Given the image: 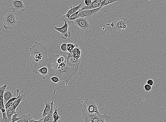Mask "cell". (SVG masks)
<instances>
[{
    "instance_id": "6da1fadb",
    "label": "cell",
    "mask_w": 166,
    "mask_h": 122,
    "mask_svg": "<svg viewBox=\"0 0 166 122\" xmlns=\"http://www.w3.org/2000/svg\"><path fill=\"white\" fill-rule=\"evenodd\" d=\"M67 53L63 55L51 54L47 63L49 76H56L68 83L78 70L79 67H70L67 64Z\"/></svg>"
},
{
    "instance_id": "7a4b0ae2",
    "label": "cell",
    "mask_w": 166,
    "mask_h": 122,
    "mask_svg": "<svg viewBox=\"0 0 166 122\" xmlns=\"http://www.w3.org/2000/svg\"><path fill=\"white\" fill-rule=\"evenodd\" d=\"M30 51L29 62L30 68L34 73L38 74V69L47 66L49 60L47 49L42 43L35 42L30 48Z\"/></svg>"
},
{
    "instance_id": "3957f363",
    "label": "cell",
    "mask_w": 166,
    "mask_h": 122,
    "mask_svg": "<svg viewBox=\"0 0 166 122\" xmlns=\"http://www.w3.org/2000/svg\"><path fill=\"white\" fill-rule=\"evenodd\" d=\"M3 26L5 29L18 30L21 29L22 22L18 19L16 15L12 12H7L3 19Z\"/></svg>"
},
{
    "instance_id": "277c9868",
    "label": "cell",
    "mask_w": 166,
    "mask_h": 122,
    "mask_svg": "<svg viewBox=\"0 0 166 122\" xmlns=\"http://www.w3.org/2000/svg\"><path fill=\"white\" fill-rule=\"evenodd\" d=\"M82 113L85 122H106L111 118L110 116L106 115V112L101 116L95 113H90L85 107L82 109Z\"/></svg>"
},
{
    "instance_id": "5b68a950",
    "label": "cell",
    "mask_w": 166,
    "mask_h": 122,
    "mask_svg": "<svg viewBox=\"0 0 166 122\" xmlns=\"http://www.w3.org/2000/svg\"><path fill=\"white\" fill-rule=\"evenodd\" d=\"M74 23L80 29L82 32H87L91 26L87 18L79 17L74 21Z\"/></svg>"
},
{
    "instance_id": "8992f818",
    "label": "cell",
    "mask_w": 166,
    "mask_h": 122,
    "mask_svg": "<svg viewBox=\"0 0 166 122\" xmlns=\"http://www.w3.org/2000/svg\"><path fill=\"white\" fill-rule=\"evenodd\" d=\"M129 21L124 17L118 18L114 23L113 28L116 32H120L123 29L126 28L128 25Z\"/></svg>"
},
{
    "instance_id": "52a82bcc",
    "label": "cell",
    "mask_w": 166,
    "mask_h": 122,
    "mask_svg": "<svg viewBox=\"0 0 166 122\" xmlns=\"http://www.w3.org/2000/svg\"><path fill=\"white\" fill-rule=\"evenodd\" d=\"M102 8V7H100L91 10H81L79 12V16L80 17H85L87 19L94 17Z\"/></svg>"
},
{
    "instance_id": "ba28073f",
    "label": "cell",
    "mask_w": 166,
    "mask_h": 122,
    "mask_svg": "<svg viewBox=\"0 0 166 122\" xmlns=\"http://www.w3.org/2000/svg\"><path fill=\"white\" fill-rule=\"evenodd\" d=\"M84 107L90 113H96L99 115H102L99 112V107L95 102L88 100L85 103Z\"/></svg>"
},
{
    "instance_id": "9c48e42d",
    "label": "cell",
    "mask_w": 166,
    "mask_h": 122,
    "mask_svg": "<svg viewBox=\"0 0 166 122\" xmlns=\"http://www.w3.org/2000/svg\"><path fill=\"white\" fill-rule=\"evenodd\" d=\"M64 24L63 27H55L54 28L57 32H60L61 34V37L63 39H66L68 38H69L71 36V33L68 32V28L69 25L67 23V22L64 20Z\"/></svg>"
},
{
    "instance_id": "30bf717a",
    "label": "cell",
    "mask_w": 166,
    "mask_h": 122,
    "mask_svg": "<svg viewBox=\"0 0 166 122\" xmlns=\"http://www.w3.org/2000/svg\"><path fill=\"white\" fill-rule=\"evenodd\" d=\"M10 5L14 12L18 10L24 11L26 10L25 5L22 0H13L10 3Z\"/></svg>"
},
{
    "instance_id": "8fae6325",
    "label": "cell",
    "mask_w": 166,
    "mask_h": 122,
    "mask_svg": "<svg viewBox=\"0 0 166 122\" xmlns=\"http://www.w3.org/2000/svg\"><path fill=\"white\" fill-rule=\"evenodd\" d=\"M16 90L17 92V96H18V99L14 102L12 106L10 107L9 109L16 110L17 107L19 105L20 103L22 101H24L26 97H27V95H26V94H24L21 95H20L19 89H17Z\"/></svg>"
},
{
    "instance_id": "7c38bea8",
    "label": "cell",
    "mask_w": 166,
    "mask_h": 122,
    "mask_svg": "<svg viewBox=\"0 0 166 122\" xmlns=\"http://www.w3.org/2000/svg\"><path fill=\"white\" fill-rule=\"evenodd\" d=\"M54 100H52L51 106L49 113L45 117L42 118L40 120L43 122H53V113L54 109Z\"/></svg>"
},
{
    "instance_id": "4fadbf2b",
    "label": "cell",
    "mask_w": 166,
    "mask_h": 122,
    "mask_svg": "<svg viewBox=\"0 0 166 122\" xmlns=\"http://www.w3.org/2000/svg\"><path fill=\"white\" fill-rule=\"evenodd\" d=\"M81 58L77 59L73 56L71 57L67 61V64L70 67L77 68L79 67L80 64Z\"/></svg>"
},
{
    "instance_id": "5bb4252c",
    "label": "cell",
    "mask_w": 166,
    "mask_h": 122,
    "mask_svg": "<svg viewBox=\"0 0 166 122\" xmlns=\"http://www.w3.org/2000/svg\"><path fill=\"white\" fill-rule=\"evenodd\" d=\"M0 110L3 114V118L1 119V121L2 122H10L7 117L4 103L0 102Z\"/></svg>"
},
{
    "instance_id": "9a60e30c",
    "label": "cell",
    "mask_w": 166,
    "mask_h": 122,
    "mask_svg": "<svg viewBox=\"0 0 166 122\" xmlns=\"http://www.w3.org/2000/svg\"><path fill=\"white\" fill-rule=\"evenodd\" d=\"M101 7L100 5L99 4L96 2L95 0H94L92 1L91 3L89 6H84L83 7H82V10H91L99 8Z\"/></svg>"
},
{
    "instance_id": "2e32d148",
    "label": "cell",
    "mask_w": 166,
    "mask_h": 122,
    "mask_svg": "<svg viewBox=\"0 0 166 122\" xmlns=\"http://www.w3.org/2000/svg\"><path fill=\"white\" fill-rule=\"evenodd\" d=\"M14 97V93L13 91L11 90H6L4 93L3 95L4 103H5L6 104L10 99Z\"/></svg>"
},
{
    "instance_id": "e0dca14e",
    "label": "cell",
    "mask_w": 166,
    "mask_h": 122,
    "mask_svg": "<svg viewBox=\"0 0 166 122\" xmlns=\"http://www.w3.org/2000/svg\"><path fill=\"white\" fill-rule=\"evenodd\" d=\"M73 57L77 59L81 58L82 51L81 48L79 47L78 44H76V47L74 49L73 51Z\"/></svg>"
},
{
    "instance_id": "ac0fdd59",
    "label": "cell",
    "mask_w": 166,
    "mask_h": 122,
    "mask_svg": "<svg viewBox=\"0 0 166 122\" xmlns=\"http://www.w3.org/2000/svg\"><path fill=\"white\" fill-rule=\"evenodd\" d=\"M21 119L18 121V122H32L34 119L32 118L30 114L29 115H24L22 114L21 116Z\"/></svg>"
},
{
    "instance_id": "d6986e66",
    "label": "cell",
    "mask_w": 166,
    "mask_h": 122,
    "mask_svg": "<svg viewBox=\"0 0 166 122\" xmlns=\"http://www.w3.org/2000/svg\"><path fill=\"white\" fill-rule=\"evenodd\" d=\"M45 107L44 110L43 112L42 118L45 117L49 113L51 109V103L50 102H45Z\"/></svg>"
},
{
    "instance_id": "ffe728a7",
    "label": "cell",
    "mask_w": 166,
    "mask_h": 122,
    "mask_svg": "<svg viewBox=\"0 0 166 122\" xmlns=\"http://www.w3.org/2000/svg\"><path fill=\"white\" fill-rule=\"evenodd\" d=\"M81 6L82 4H80L77 7H74V6H72V7H71L70 9L69 10H68L67 13L71 15L73 14L74 13H75V12L78 11L80 10L81 9Z\"/></svg>"
},
{
    "instance_id": "44dd1931",
    "label": "cell",
    "mask_w": 166,
    "mask_h": 122,
    "mask_svg": "<svg viewBox=\"0 0 166 122\" xmlns=\"http://www.w3.org/2000/svg\"><path fill=\"white\" fill-rule=\"evenodd\" d=\"M7 88V84H5L1 87H0V102L1 103H4L3 95Z\"/></svg>"
},
{
    "instance_id": "7402d4cb",
    "label": "cell",
    "mask_w": 166,
    "mask_h": 122,
    "mask_svg": "<svg viewBox=\"0 0 166 122\" xmlns=\"http://www.w3.org/2000/svg\"><path fill=\"white\" fill-rule=\"evenodd\" d=\"M15 110H13V109H6V113H7V117L10 122H12V116L14 114L17 113V112L15 111Z\"/></svg>"
},
{
    "instance_id": "603a6c76",
    "label": "cell",
    "mask_w": 166,
    "mask_h": 122,
    "mask_svg": "<svg viewBox=\"0 0 166 122\" xmlns=\"http://www.w3.org/2000/svg\"><path fill=\"white\" fill-rule=\"evenodd\" d=\"M39 72L43 76H45L48 74L49 72V69L47 66H44L40 68L39 69H38Z\"/></svg>"
},
{
    "instance_id": "cb8c5ba5",
    "label": "cell",
    "mask_w": 166,
    "mask_h": 122,
    "mask_svg": "<svg viewBox=\"0 0 166 122\" xmlns=\"http://www.w3.org/2000/svg\"><path fill=\"white\" fill-rule=\"evenodd\" d=\"M82 9H81L80 10L78 11L75 12V13L71 15L69 18H68L67 19L70 20V21H75V19L80 17L79 16V12H80V11ZM65 19H66V18H65ZM62 19H61V20Z\"/></svg>"
},
{
    "instance_id": "d4e9b609",
    "label": "cell",
    "mask_w": 166,
    "mask_h": 122,
    "mask_svg": "<svg viewBox=\"0 0 166 122\" xmlns=\"http://www.w3.org/2000/svg\"><path fill=\"white\" fill-rule=\"evenodd\" d=\"M76 44H73L71 43H68L67 44V52H71L73 51V50L76 47Z\"/></svg>"
},
{
    "instance_id": "484cf974",
    "label": "cell",
    "mask_w": 166,
    "mask_h": 122,
    "mask_svg": "<svg viewBox=\"0 0 166 122\" xmlns=\"http://www.w3.org/2000/svg\"><path fill=\"white\" fill-rule=\"evenodd\" d=\"M61 118V117L59 115L58 112L56 109H55L53 113V122H57Z\"/></svg>"
},
{
    "instance_id": "4316f807",
    "label": "cell",
    "mask_w": 166,
    "mask_h": 122,
    "mask_svg": "<svg viewBox=\"0 0 166 122\" xmlns=\"http://www.w3.org/2000/svg\"><path fill=\"white\" fill-rule=\"evenodd\" d=\"M18 114L16 113L14 114L12 117V122H18L19 120L21 119V117H18Z\"/></svg>"
},
{
    "instance_id": "83f0119b",
    "label": "cell",
    "mask_w": 166,
    "mask_h": 122,
    "mask_svg": "<svg viewBox=\"0 0 166 122\" xmlns=\"http://www.w3.org/2000/svg\"><path fill=\"white\" fill-rule=\"evenodd\" d=\"M51 81L55 83H59L60 82L61 79L56 76H52L51 78Z\"/></svg>"
},
{
    "instance_id": "f1b7e54d",
    "label": "cell",
    "mask_w": 166,
    "mask_h": 122,
    "mask_svg": "<svg viewBox=\"0 0 166 122\" xmlns=\"http://www.w3.org/2000/svg\"><path fill=\"white\" fill-rule=\"evenodd\" d=\"M110 4L109 2V1H108V0H105V1L101 3L100 4V6L101 7L103 8V7H105V6H107Z\"/></svg>"
},
{
    "instance_id": "f546056e",
    "label": "cell",
    "mask_w": 166,
    "mask_h": 122,
    "mask_svg": "<svg viewBox=\"0 0 166 122\" xmlns=\"http://www.w3.org/2000/svg\"><path fill=\"white\" fill-rule=\"evenodd\" d=\"M66 48H67V44H66V43H64L60 46V49L63 52H67Z\"/></svg>"
},
{
    "instance_id": "4dcf8cb0",
    "label": "cell",
    "mask_w": 166,
    "mask_h": 122,
    "mask_svg": "<svg viewBox=\"0 0 166 122\" xmlns=\"http://www.w3.org/2000/svg\"><path fill=\"white\" fill-rule=\"evenodd\" d=\"M144 88L146 92H149L152 89V86L146 84L144 85Z\"/></svg>"
},
{
    "instance_id": "1f68e13d",
    "label": "cell",
    "mask_w": 166,
    "mask_h": 122,
    "mask_svg": "<svg viewBox=\"0 0 166 122\" xmlns=\"http://www.w3.org/2000/svg\"><path fill=\"white\" fill-rule=\"evenodd\" d=\"M64 20L66 21V22H67V23L68 24V25H69L74 26V24H75V23H74V21H70V20H69L67 19H64L62 20L61 21H64Z\"/></svg>"
},
{
    "instance_id": "d6a6232c",
    "label": "cell",
    "mask_w": 166,
    "mask_h": 122,
    "mask_svg": "<svg viewBox=\"0 0 166 122\" xmlns=\"http://www.w3.org/2000/svg\"><path fill=\"white\" fill-rule=\"evenodd\" d=\"M18 96H17L16 97H13V98L10 99L7 102V103H6L5 105H7V104H8V103H9L14 102L17 99H18Z\"/></svg>"
},
{
    "instance_id": "836d02e7",
    "label": "cell",
    "mask_w": 166,
    "mask_h": 122,
    "mask_svg": "<svg viewBox=\"0 0 166 122\" xmlns=\"http://www.w3.org/2000/svg\"><path fill=\"white\" fill-rule=\"evenodd\" d=\"M147 84L150 85L152 86H153L154 84V82L153 80L152 79H149L147 81Z\"/></svg>"
},
{
    "instance_id": "e575fe53",
    "label": "cell",
    "mask_w": 166,
    "mask_h": 122,
    "mask_svg": "<svg viewBox=\"0 0 166 122\" xmlns=\"http://www.w3.org/2000/svg\"><path fill=\"white\" fill-rule=\"evenodd\" d=\"M92 2L91 0H85L84 3L85 5L89 6L90 5Z\"/></svg>"
},
{
    "instance_id": "d590c367",
    "label": "cell",
    "mask_w": 166,
    "mask_h": 122,
    "mask_svg": "<svg viewBox=\"0 0 166 122\" xmlns=\"http://www.w3.org/2000/svg\"><path fill=\"white\" fill-rule=\"evenodd\" d=\"M67 53V62L71 57L73 56V52H68Z\"/></svg>"
},
{
    "instance_id": "8d00e7d4",
    "label": "cell",
    "mask_w": 166,
    "mask_h": 122,
    "mask_svg": "<svg viewBox=\"0 0 166 122\" xmlns=\"http://www.w3.org/2000/svg\"><path fill=\"white\" fill-rule=\"evenodd\" d=\"M14 102L10 103H8L7 105H5V108L6 109H8L10 108V107L12 106Z\"/></svg>"
},
{
    "instance_id": "74e56055",
    "label": "cell",
    "mask_w": 166,
    "mask_h": 122,
    "mask_svg": "<svg viewBox=\"0 0 166 122\" xmlns=\"http://www.w3.org/2000/svg\"><path fill=\"white\" fill-rule=\"evenodd\" d=\"M108 1H109L110 3L111 4L114 2H116V1H117V0H108Z\"/></svg>"
},
{
    "instance_id": "f35d334b",
    "label": "cell",
    "mask_w": 166,
    "mask_h": 122,
    "mask_svg": "<svg viewBox=\"0 0 166 122\" xmlns=\"http://www.w3.org/2000/svg\"><path fill=\"white\" fill-rule=\"evenodd\" d=\"M96 2H97L99 4H100L101 3V0H95Z\"/></svg>"
},
{
    "instance_id": "ab89813d",
    "label": "cell",
    "mask_w": 166,
    "mask_h": 122,
    "mask_svg": "<svg viewBox=\"0 0 166 122\" xmlns=\"http://www.w3.org/2000/svg\"><path fill=\"white\" fill-rule=\"evenodd\" d=\"M105 0H101V3L103 2V1H104Z\"/></svg>"
},
{
    "instance_id": "60d3db41",
    "label": "cell",
    "mask_w": 166,
    "mask_h": 122,
    "mask_svg": "<svg viewBox=\"0 0 166 122\" xmlns=\"http://www.w3.org/2000/svg\"></svg>"
}]
</instances>
